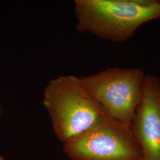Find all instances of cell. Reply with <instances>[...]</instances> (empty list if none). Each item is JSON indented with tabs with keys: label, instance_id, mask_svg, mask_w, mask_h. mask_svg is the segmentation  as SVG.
<instances>
[{
	"label": "cell",
	"instance_id": "1",
	"mask_svg": "<svg viewBox=\"0 0 160 160\" xmlns=\"http://www.w3.org/2000/svg\"><path fill=\"white\" fill-rule=\"evenodd\" d=\"M43 104L58 139L67 143L99 125L108 116L86 90L81 78L63 75L45 88Z\"/></svg>",
	"mask_w": 160,
	"mask_h": 160
},
{
	"label": "cell",
	"instance_id": "2",
	"mask_svg": "<svg viewBox=\"0 0 160 160\" xmlns=\"http://www.w3.org/2000/svg\"><path fill=\"white\" fill-rule=\"evenodd\" d=\"M77 29L116 43L131 37L142 24L160 18L157 0H76Z\"/></svg>",
	"mask_w": 160,
	"mask_h": 160
},
{
	"label": "cell",
	"instance_id": "3",
	"mask_svg": "<svg viewBox=\"0 0 160 160\" xmlns=\"http://www.w3.org/2000/svg\"><path fill=\"white\" fill-rule=\"evenodd\" d=\"M145 76L139 68H112L81 80L109 116L131 125L141 99Z\"/></svg>",
	"mask_w": 160,
	"mask_h": 160
},
{
	"label": "cell",
	"instance_id": "4",
	"mask_svg": "<svg viewBox=\"0 0 160 160\" xmlns=\"http://www.w3.org/2000/svg\"><path fill=\"white\" fill-rule=\"evenodd\" d=\"M63 145L73 160H143L131 125L108 115L94 128Z\"/></svg>",
	"mask_w": 160,
	"mask_h": 160
},
{
	"label": "cell",
	"instance_id": "5",
	"mask_svg": "<svg viewBox=\"0 0 160 160\" xmlns=\"http://www.w3.org/2000/svg\"><path fill=\"white\" fill-rule=\"evenodd\" d=\"M131 128L143 160H160V81L154 75L144 77Z\"/></svg>",
	"mask_w": 160,
	"mask_h": 160
},
{
	"label": "cell",
	"instance_id": "6",
	"mask_svg": "<svg viewBox=\"0 0 160 160\" xmlns=\"http://www.w3.org/2000/svg\"><path fill=\"white\" fill-rule=\"evenodd\" d=\"M2 114V108L1 104V103H0V119H1Z\"/></svg>",
	"mask_w": 160,
	"mask_h": 160
},
{
	"label": "cell",
	"instance_id": "7",
	"mask_svg": "<svg viewBox=\"0 0 160 160\" xmlns=\"http://www.w3.org/2000/svg\"><path fill=\"white\" fill-rule=\"evenodd\" d=\"M0 160H4V159H3V158L0 155Z\"/></svg>",
	"mask_w": 160,
	"mask_h": 160
},
{
	"label": "cell",
	"instance_id": "8",
	"mask_svg": "<svg viewBox=\"0 0 160 160\" xmlns=\"http://www.w3.org/2000/svg\"></svg>",
	"mask_w": 160,
	"mask_h": 160
}]
</instances>
